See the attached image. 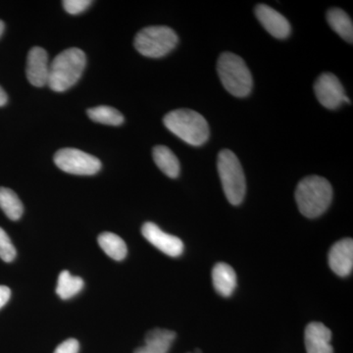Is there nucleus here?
Listing matches in <instances>:
<instances>
[{"instance_id": "nucleus-22", "label": "nucleus", "mask_w": 353, "mask_h": 353, "mask_svg": "<svg viewBox=\"0 0 353 353\" xmlns=\"http://www.w3.org/2000/svg\"><path fill=\"white\" fill-rule=\"evenodd\" d=\"M15 257V246L7 236L6 231L0 228V259L4 262H12Z\"/></svg>"}, {"instance_id": "nucleus-26", "label": "nucleus", "mask_w": 353, "mask_h": 353, "mask_svg": "<svg viewBox=\"0 0 353 353\" xmlns=\"http://www.w3.org/2000/svg\"><path fill=\"white\" fill-rule=\"evenodd\" d=\"M8 101V97H7L6 92H4L3 88L0 87V106H4Z\"/></svg>"}, {"instance_id": "nucleus-23", "label": "nucleus", "mask_w": 353, "mask_h": 353, "mask_svg": "<svg viewBox=\"0 0 353 353\" xmlns=\"http://www.w3.org/2000/svg\"><path fill=\"white\" fill-rule=\"evenodd\" d=\"M92 3V1H90V0H65L63 7L66 12L72 14V15H77V14L87 10Z\"/></svg>"}, {"instance_id": "nucleus-25", "label": "nucleus", "mask_w": 353, "mask_h": 353, "mask_svg": "<svg viewBox=\"0 0 353 353\" xmlns=\"http://www.w3.org/2000/svg\"><path fill=\"white\" fill-rule=\"evenodd\" d=\"M11 296V290L6 285H0V309L3 307Z\"/></svg>"}, {"instance_id": "nucleus-1", "label": "nucleus", "mask_w": 353, "mask_h": 353, "mask_svg": "<svg viewBox=\"0 0 353 353\" xmlns=\"http://www.w3.org/2000/svg\"><path fill=\"white\" fill-rule=\"evenodd\" d=\"M333 199V189L326 179L308 176L297 185L296 201L301 214L307 218L321 216Z\"/></svg>"}, {"instance_id": "nucleus-4", "label": "nucleus", "mask_w": 353, "mask_h": 353, "mask_svg": "<svg viewBox=\"0 0 353 353\" xmlns=\"http://www.w3.org/2000/svg\"><path fill=\"white\" fill-rule=\"evenodd\" d=\"M217 71L223 87L234 97H248L252 92V73L239 55L223 52L218 59Z\"/></svg>"}, {"instance_id": "nucleus-9", "label": "nucleus", "mask_w": 353, "mask_h": 353, "mask_svg": "<svg viewBox=\"0 0 353 353\" xmlns=\"http://www.w3.org/2000/svg\"><path fill=\"white\" fill-rule=\"evenodd\" d=\"M141 234L152 245L168 256L178 257L183 252V243L181 239L165 233L154 223H145L141 228Z\"/></svg>"}, {"instance_id": "nucleus-2", "label": "nucleus", "mask_w": 353, "mask_h": 353, "mask_svg": "<svg viewBox=\"0 0 353 353\" xmlns=\"http://www.w3.org/2000/svg\"><path fill=\"white\" fill-rule=\"evenodd\" d=\"M87 64V57L79 48L62 51L50 66L48 83L51 90L62 92L69 90L79 80Z\"/></svg>"}, {"instance_id": "nucleus-18", "label": "nucleus", "mask_w": 353, "mask_h": 353, "mask_svg": "<svg viewBox=\"0 0 353 353\" xmlns=\"http://www.w3.org/2000/svg\"><path fill=\"white\" fill-rule=\"evenodd\" d=\"M99 243L101 250L111 259L121 261L126 257L128 248L125 241L119 236L113 233H102L99 236Z\"/></svg>"}, {"instance_id": "nucleus-21", "label": "nucleus", "mask_w": 353, "mask_h": 353, "mask_svg": "<svg viewBox=\"0 0 353 353\" xmlns=\"http://www.w3.org/2000/svg\"><path fill=\"white\" fill-rule=\"evenodd\" d=\"M87 113L90 119L101 124L120 126L124 122L122 113L110 106H97L88 109Z\"/></svg>"}, {"instance_id": "nucleus-20", "label": "nucleus", "mask_w": 353, "mask_h": 353, "mask_svg": "<svg viewBox=\"0 0 353 353\" xmlns=\"http://www.w3.org/2000/svg\"><path fill=\"white\" fill-rule=\"evenodd\" d=\"M83 288L82 278L72 276L68 271H62L58 277L57 294L60 299H69L75 296Z\"/></svg>"}, {"instance_id": "nucleus-27", "label": "nucleus", "mask_w": 353, "mask_h": 353, "mask_svg": "<svg viewBox=\"0 0 353 353\" xmlns=\"http://www.w3.org/2000/svg\"><path fill=\"white\" fill-rule=\"evenodd\" d=\"M4 28H6V26H4V23L2 22L1 20H0V37H1L2 34H3Z\"/></svg>"}, {"instance_id": "nucleus-17", "label": "nucleus", "mask_w": 353, "mask_h": 353, "mask_svg": "<svg viewBox=\"0 0 353 353\" xmlns=\"http://www.w3.org/2000/svg\"><path fill=\"white\" fill-rule=\"evenodd\" d=\"M327 21L330 27L334 30L341 38L347 43H352L353 24L350 16L340 8L330 9L327 13Z\"/></svg>"}, {"instance_id": "nucleus-16", "label": "nucleus", "mask_w": 353, "mask_h": 353, "mask_svg": "<svg viewBox=\"0 0 353 353\" xmlns=\"http://www.w3.org/2000/svg\"><path fill=\"white\" fill-rule=\"evenodd\" d=\"M153 160L158 168L169 178L175 179L180 174V162L175 153L165 145H157L152 150Z\"/></svg>"}, {"instance_id": "nucleus-3", "label": "nucleus", "mask_w": 353, "mask_h": 353, "mask_svg": "<svg viewBox=\"0 0 353 353\" xmlns=\"http://www.w3.org/2000/svg\"><path fill=\"white\" fill-rule=\"evenodd\" d=\"M163 123L169 131L190 145L199 146L208 141V121L196 111L190 109L171 111L165 115Z\"/></svg>"}, {"instance_id": "nucleus-8", "label": "nucleus", "mask_w": 353, "mask_h": 353, "mask_svg": "<svg viewBox=\"0 0 353 353\" xmlns=\"http://www.w3.org/2000/svg\"><path fill=\"white\" fill-rule=\"evenodd\" d=\"M314 92L318 101L328 109H336L343 102H350L340 80L334 74H322L316 80Z\"/></svg>"}, {"instance_id": "nucleus-12", "label": "nucleus", "mask_w": 353, "mask_h": 353, "mask_svg": "<svg viewBox=\"0 0 353 353\" xmlns=\"http://www.w3.org/2000/svg\"><path fill=\"white\" fill-rule=\"evenodd\" d=\"M329 265L332 270L341 277L350 275L353 267V241L343 239L332 246L329 253Z\"/></svg>"}, {"instance_id": "nucleus-15", "label": "nucleus", "mask_w": 353, "mask_h": 353, "mask_svg": "<svg viewBox=\"0 0 353 353\" xmlns=\"http://www.w3.org/2000/svg\"><path fill=\"white\" fill-rule=\"evenodd\" d=\"M214 289L222 296H230L236 288V272L227 263H217L212 271Z\"/></svg>"}, {"instance_id": "nucleus-5", "label": "nucleus", "mask_w": 353, "mask_h": 353, "mask_svg": "<svg viewBox=\"0 0 353 353\" xmlns=\"http://www.w3.org/2000/svg\"><path fill=\"white\" fill-rule=\"evenodd\" d=\"M217 167L225 196L230 203L239 205L245 199L246 190L245 173L240 160L231 150H221Z\"/></svg>"}, {"instance_id": "nucleus-24", "label": "nucleus", "mask_w": 353, "mask_h": 353, "mask_svg": "<svg viewBox=\"0 0 353 353\" xmlns=\"http://www.w3.org/2000/svg\"><path fill=\"white\" fill-rule=\"evenodd\" d=\"M80 350V343L75 339H69L58 345L54 353H78Z\"/></svg>"}, {"instance_id": "nucleus-10", "label": "nucleus", "mask_w": 353, "mask_h": 353, "mask_svg": "<svg viewBox=\"0 0 353 353\" xmlns=\"http://www.w3.org/2000/svg\"><path fill=\"white\" fill-rule=\"evenodd\" d=\"M255 16L265 30L274 38L285 39L290 36V25L287 18L266 4L255 7Z\"/></svg>"}, {"instance_id": "nucleus-11", "label": "nucleus", "mask_w": 353, "mask_h": 353, "mask_svg": "<svg viewBox=\"0 0 353 353\" xmlns=\"http://www.w3.org/2000/svg\"><path fill=\"white\" fill-rule=\"evenodd\" d=\"M27 78L34 87H44L48 85L50 75L48 53L43 48H32L28 54Z\"/></svg>"}, {"instance_id": "nucleus-6", "label": "nucleus", "mask_w": 353, "mask_h": 353, "mask_svg": "<svg viewBox=\"0 0 353 353\" xmlns=\"http://www.w3.org/2000/svg\"><path fill=\"white\" fill-rule=\"evenodd\" d=\"M178 36L171 28L165 26L146 27L134 38V48L145 57L160 58L176 48Z\"/></svg>"}, {"instance_id": "nucleus-14", "label": "nucleus", "mask_w": 353, "mask_h": 353, "mask_svg": "<svg viewBox=\"0 0 353 353\" xmlns=\"http://www.w3.org/2000/svg\"><path fill=\"white\" fill-rule=\"evenodd\" d=\"M175 339V332L153 329L146 334L145 345L137 348L134 353H168Z\"/></svg>"}, {"instance_id": "nucleus-13", "label": "nucleus", "mask_w": 353, "mask_h": 353, "mask_svg": "<svg viewBox=\"0 0 353 353\" xmlns=\"http://www.w3.org/2000/svg\"><path fill=\"white\" fill-rule=\"evenodd\" d=\"M332 332L324 324L313 322L307 325L304 334L307 353H334L331 345Z\"/></svg>"}, {"instance_id": "nucleus-7", "label": "nucleus", "mask_w": 353, "mask_h": 353, "mask_svg": "<svg viewBox=\"0 0 353 353\" xmlns=\"http://www.w3.org/2000/svg\"><path fill=\"white\" fill-rule=\"evenodd\" d=\"M54 163L60 170L73 175L92 176L101 169L99 158L76 148L58 150L54 155Z\"/></svg>"}, {"instance_id": "nucleus-19", "label": "nucleus", "mask_w": 353, "mask_h": 353, "mask_svg": "<svg viewBox=\"0 0 353 353\" xmlns=\"http://www.w3.org/2000/svg\"><path fill=\"white\" fill-rule=\"evenodd\" d=\"M0 208L10 220H19L24 212V206L12 190L0 188Z\"/></svg>"}]
</instances>
